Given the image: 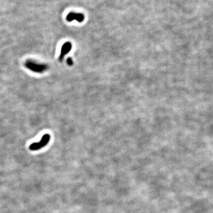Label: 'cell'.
I'll return each mask as SVG.
<instances>
[{
    "instance_id": "6da1fadb",
    "label": "cell",
    "mask_w": 213,
    "mask_h": 213,
    "mask_svg": "<svg viewBox=\"0 0 213 213\" xmlns=\"http://www.w3.org/2000/svg\"><path fill=\"white\" fill-rule=\"evenodd\" d=\"M24 65L25 68L36 73H43L49 68L48 66L46 64L36 63L35 61L32 60H27L25 62Z\"/></svg>"
},
{
    "instance_id": "3957f363",
    "label": "cell",
    "mask_w": 213,
    "mask_h": 213,
    "mask_svg": "<svg viewBox=\"0 0 213 213\" xmlns=\"http://www.w3.org/2000/svg\"><path fill=\"white\" fill-rule=\"evenodd\" d=\"M72 44L71 42H68L65 43L62 48H61V50H60V53L59 55V60L60 61H62L65 56L68 54V53L71 51V50L72 49Z\"/></svg>"
},
{
    "instance_id": "277c9868",
    "label": "cell",
    "mask_w": 213,
    "mask_h": 213,
    "mask_svg": "<svg viewBox=\"0 0 213 213\" xmlns=\"http://www.w3.org/2000/svg\"><path fill=\"white\" fill-rule=\"evenodd\" d=\"M66 20L68 21L76 20L78 22H82L84 20V16L81 13L70 12L66 17Z\"/></svg>"
},
{
    "instance_id": "5b68a950",
    "label": "cell",
    "mask_w": 213,
    "mask_h": 213,
    "mask_svg": "<svg viewBox=\"0 0 213 213\" xmlns=\"http://www.w3.org/2000/svg\"><path fill=\"white\" fill-rule=\"evenodd\" d=\"M67 63L69 65L71 66L73 65V60L71 58H69L68 59H67Z\"/></svg>"
},
{
    "instance_id": "7a4b0ae2",
    "label": "cell",
    "mask_w": 213,
    "mask_h": 213,
    "mask_svg": "<svg viewBox=\"0 0 213 213\" xmlns=\"http://www.w3.org/2000/svg\"><path fill=\"white\" fill-rule=\"evenodd\" d=\"M50 139V136L49 134H46L43 135L41 140V141L38 142L33 143L30 144L29 149L31 150H37L41 149L44 148L45 146H46Z\"/></svg>"
}]
</instances>
